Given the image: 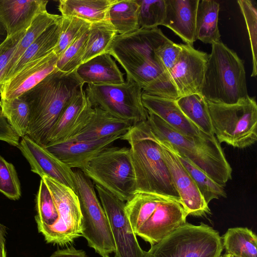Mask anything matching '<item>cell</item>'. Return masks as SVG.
Returning a JSON list of instances; mask_svg holds the SVG:
<instances>
[{"label":"cell","mask_w":257,"mask_h":257,"mask_svg":"<svg viewBox=\"0 0 257 257\" xmlns=\"http://www.w3.org/2000/svg\"><path fill=\"white\" fill-rule=\"evenodd\" d=\"M169 40L158 28H140L132 33L117 34L107 53L118 62L126 76L143 90L163 75L164 69L156 52Z\"/></svg>","instance_id":"277c9868"},{"label":"cell","mask_w":257,"mask_h":257,"mask_svg":"<svg viewBox=\"0 0 257 257\" xmlns=\"http://www.w3.org/2000/svg\"><path fill=\"white\" fill-rule=\"evenodd\" d=\"M133 125L128 120L115 117L98 107H94L88 123L71 140L94 141L113 136H122Z\"/></svg>","instance_id":"cb8c5ba5"},{"label":"cell","mask_w":257,"mask_h":257,"mask_svg":"<svg viewBox=\"0 0 257 257\" xmlns=\"http://www.w3.org/2000/svg\"><path fill=\"white\" fill-rule=\"evenodd\" d=\"M7 34L0 31V44L2 43L6 39Z\"/></svg>","instance_id":"7dc6e473"},{"label":"cell","mask_w":257,"mask_h":257,"mask_svg":"<svg viewBox=\"0 0 257 257\" xmlns=\"http://www.w3.org/2000/svg\"><path fill=\"white\" fill-rule=\"evenodd\" d=\"M3 114L20 138L27 136L29 124V105L21 95L11 100L0 99Z\"/></svg>","instance_id":"836d02e7"},{"label":"cell","mask_w":257,"mask_h":257,"mask_svg":"<svg viewBox=\"0 0 257 257\" xmlns=\"http://www.w3.org/2000/svg\"><path fill=\"white\" fill-rule=\"evenodd\" d=\"M30 164L31 171L41 178L48 177L75 192L74 171L45 147L27 136L17 147Z\"/></svg>","instance_id":"9a60e30c"},{"label":"cell","mask_w":257,"mask_h":257,"mask_svg":"<svg viewBox=\"0 0 257 257\" xmlns=\"http://www.w3.org/2000/svg\"><path fill=\"white\" fill-rule=\"evenodd\" d=\"M181 49V44L175 43L169 39L157 50V56L164 69V78L169 83V75L179 57Z\"/></svg>","instance_id":"b9f144b4"},{"label":"cell","mask_w":257,"mask_h":257,"mask_svg":"<svg viewBox=\"0 0 257 257\" xmlns=\"http://www.w3.org/2000/svg\"><path fill=\"white\" fill-rule=\"evenodd\" d=\"M83 84L115 85L124 82L123 74L109 53L96 56L82 63L75 70Z\"/></svg>","instance_id":"603a6c76"},{"label":"cell","mask_w":257,"mask_h":257,"mask_svg":"<svg viewBox=\"0 0 257 257\" xmlns=\"http://www.w3.org/2000/svg\"><path fill=\"white\" fill-rule=\"evenodd\" d=\"M48 1L0 0V31L7 36L27 30L35 17L47 11Z\"/></svg>","instance_id":"ffe728a7"},{"label":"cell","mask_w":257,"mask_h":257,"mask_svg":"<svg viewBox=\"0 0 257 257\" xmlns=\"http://www.w3.org/2000/svg\"><path fill=\"white\" fill-rule=\"evenodd\" d=\"M174 152L194 180L208 205L213 199L226 197V193L223 187L215 182L187 158L174 151Z\"/></svg>","instance_id":"e575fe53"},{"label":"cell","mask_w":257,"mask_h":257,"mask_svg":"<svg viewBox=\"0 0 257 257\" xmlns=\"http://www.w3.org/2000/svg\"><path fill=\"white\" fill-rule=\"evenodd\" d=\"M62 17L61 32L53 52L58 57L90 28V24L75 17Z\"/></svg>","instance_id":"8d00e7d4"},{"label":"cell","mask_w":257,"mask_h":257,"mask_svg":"<svg viewBox=\"0 0 257 257\" xmlns=\"http://www.w3.org/2000/svg\"><path fill=\"white\" fill-rule=\"evenodd\" d=\"M0 192L13 200L19 199L21 196L20 182L14 166L1 155Z\"/></svg>","instance_id":"60d3db41"},{"label":"cell","mask_w":257,"mask_h":257,"mask_svg":"<svg viewBox=\"0 0 257 257\" xmlns=\"http://www.w3.org/2000/svg\"><path fill=\"white\" fill-rule=\"evenodd\" d=\"M166 197L155 194L137 192L125 204V211L131 227L136 234L157 205Z\"/></svg>","instance_id":"4dcf8cb0"},{"label":"cell","mask_w":257,"mask_h":257,"mask_svg":"<svg viewBox=\"0 0 257 257\" xmlns=\"http://www.w3.org/2000/svg\"><path fill=\"white\" fill-rule=\"evenodd\" d=\"M89 30L69 46L58 57L56 69L65 73L74 71L82 63Z\"/></svg>","instance_id":"f35d334b"},{"label":"cell","mask_w":257,"mask_h":257,"mask_svg":"<svg viewBox=\"0 0 257 257\" xmlns=\"http://www.w3.org/2000/svg\"><path fill=\"white\" fill-rule=\"evenodd\" d=\"M237 3L245 22L250 41L252 61V71L251 76L255 77L257 74L256 3L255 1L251 0H238Z\"/></svg>","instance_id":"ab89813d"},{"label":"cell","mask_w":257,"mask_h":257,"mask_svg":"<svg viewBox=\"0 0 257 257\" xmlns=\"http://www.w3.org/2000/svg\"><path fill=\"white\" fill-rule=\"evenodd\" d=\"M113 0H60L58 10L63 17H75L90 24L107 20Z\"/></svg>","instance_id":"484cf974"},{"label":"cell","mask_w":257,"mask_h":257,"mask_svg":"<svg viewBox=\"0 0 257 257\" xmlns=\"http://www.w3.org/2000/svg\"><path fill=\"white\" fill-rule=\"evenodd\" d=\"M62 19L59 15L49 13L47 11L38 14L26 31L19 42L13 55L7 64L2 79L1 85L19 59L33 42L48 28Z\"/></svg>","instance_id":"f546056e"},{"label":"cell","mask_w":257,"mask_h":257,"mask_svg":"<svg viewBox=\"0 0 257 257\" xmlns=\"http://www.w3.org/2000/svg\"><path fill=\"white\" fill-rule=\"evenodd\" d=\"M117 32L108 20L91 23L82 60V63L101 54L107 50Z\"/></svg>","instance_id":"d6a6232c"},{"label":"cell","mask_w":257,"mask_h":257,"mask_svg":"<svg viewBox=\"0 0 257 257\" xmlns=\"http://www.w3.org/2000/svg\"><path fill=\"white\" fill-rule=\"evenodd\" d=\"M50 257H88L85 251L76 249L73 246L55 251Z\"/></svg>","instance_id":"ee69618b"},{"label":"cell","mask_w":257,"mask_h":257,"mask_svg":"<svg viewBox=\"0 0 257 257\" xmlns=\"http://www.w3.org/2000/svg\"><path fill=\"white\" fill-rule=\"evenodd\" d=\"M142 100L148 112L156 115L181 134L190 137L206 134L185 115L176 100L143 93Z\"/></svg>","instance_id":"44dd1931"},{"label":"cell","mask_w":257,"mask_h":257,"mask_svg":"<svg viewBox=\"0 0 257 257\" xmlns=\"http://www.w3.org/2000/svg\"><path fill=\"white\" fill-rule=\"evenodd\" d=\"M41 179L52 194L58 217L53 225L39 232L47 242L66 245L81 235L82 214L78 196L72 189L46 176Z\"/></svg>","instance_id":"8fae6325"},{"label":"cell","mask_w":257,"mask_h":257,"mask_svg":"<svg viewBox=\"0 0 257 257\" xmlns=\"http://www.w3.org/2000/svg\"><path fill=\"white\" fill-rule=\"evenodd\" d=\"M148 113L146 122L155 138L189 160L218 185L225 187L232 169L215 136H184L156 115Z\"/></svg>","instance_id":"3957f363"},{"label":"cell","mask_w":257,"mask_h":257,"mask_svg":"<svg viewBox=\"0 0 257 257\" xmlns=\"http://www.w3.org/2000/svg\"><path fill=\"white\" fill-rule=\"evenodd\" d=\"M35 219L39 231L53 225L58 217L57 209L48 187L41 179L36 198Z\"/></svg>","instance_id":"d590c367"},{"label":"cell","mask_w":257,"mask_h":257,"mask_svg":"<svg viewBox=\"0 0 257 257\" xmlns=\"http://www.w3.org/2000/svg\"><path fill=\"white\" fill-rule=\"evenodd\" d=\"M220 4L214 0H199L195 23L196 40L212 44L221 41L218 26Z\"/></svg>","instance_id":"4316f807"},{"label":"cell","mask_w":257,"mask_h":257,"mask_svg":"<svg viewBox=\"0 0 257 257\" xmlns=\"http://www.w3.org/2000/svg\"><path fill=\"white\" fill-rule=\"evenodd\" d=\"M188 215L179 202L164 197L136 234L154 245L186 223Z\"/></svg>","instance_id":"2e32d148"},{"label":"cell","mask_w":257,"mask_h":257,"mask_svg":"<svg viewBox=\"0 0 257 257\" xmlns=\"http://www.w3.org/2000/svg\"><path fill=\"white\" fill-rule=\"evenodd\" d=\"M75 193L82 214L81 235L102 257H109L115 247L110 226L94 190L93 182L79 169L74 172Z\"/></svg>","instance_id":"9c48e42d"},{"label":"cell","mask_w":257,"mask_h":257,"mask_svg":"<svg viewBox=\"0 0 257 257\" xmlns=\"http://www.w3.org/2000/svg\"><path fill=\"white\" fill-rule=\"evenodd\" d=\"M139 6L137 0H113L107 13V20L118 35L135 32L140 29Z\"/></svg>","instance_id":"83f0119b"},{"label":"cell","mask_w":257,"mask_h":257,"mask_svg":"<svg viewBox=\"0 0 257 257\" xmlns=\"http://www.w3.org/2000/svg\"><path fill=\"white\" fill-rule=\"evenodd\" d=\"M199 0H165L166 16L162 26L171 30L186 44L197 40L195 23Z\"/></svg>","instance_id":"7402d4cb"},{"label":"cell","mask_w":257,"mask_h":257,"mask_svg":"<svg viewBox=\"0 0 257 257\" xmlns=\"http://www.w3.org/2000/svg\"><path fill=\"white\" fill-rule=\"evenodd\" d=\"M0 242L5 243V231L3 226L0 224Z\"/></svg>","instance_id":"bcb514c9"},{"label":"cell","mask_w":257,"mask_h":257,"mask_svg":"<svg viewBox=\"0 0 257 257\" xmlns=\"http://www.w3.org/2000/svg\"><path fill=\"white\" fill-rule=\"evenodd\" d=\"M206 101L214 135L219 143L245 149L257 140V104L253 97L233 104Z\"/></svg>","instance_id":"8992f818"},{"label":"cell","mask_w":257,"mask_h":257,"mask_svg":"<svg viewBox=\"0 0 257 257\" xmlns=\"http://www.w3.org/2000/svg\"><path fill=\"white\" fill-rule=\"evenodd\" d=\"M120 139L126 141L130 147L136 193L155 194L180 202L160 145L146 120L134 124Z\"/></svg>","instance_id":"7a4b0ae2"},{"label":"cell","mask_w":257,"mask_h":257,"mask_svg":"<svg viewBox=\"0 0 257 257\" xmlns=\"http://www.w3.org/2000/svg\"><path fill=\"white\" fill-rule=\"evenodd\" d=\"M223 249L218 231L204 223L186 222L151 245L145 257H220Z\"/></svg>","instance_id":"ba28073f"},{"label":"cell","mask_w":257,"mask_h":257,"mask_svg":"<svg viewBox=\"0 0 257 257\" xmlns=\"http://www.w3.org/2000/svg\"><path fill=\"white\" fill-rule=\"evenodd\" d=\"M95 184L123 201L136 193V178L130 148L109 147L90 160L81 170Z\"/></svg>","instance_id":"52a82bcc"},{"label":"cell","mask_w":257,"mask_h":257,"mask_svg":"<svg viewBox=\"0 0 257 257\" xmlns=\"http://www.w3.org/2000/svg\"><path fill=\"white\" fill-rule=\"evenodd\" d=\"M221 239L225 254L233 257H257V236L247 227L229 228Z\"/></svg>","instance_id":"f1b7e54d"},{"label":"cell","mask_w":257,"mask_h":257,"mask_svg":"<svg viewBox=\"0 0 257 257\" xmlns=\"http://www.w3.org/2000/svg\"><path fill=\"white\" fill-rule=\"evenodd\" d=\"M177 103L185 115L204 133L214 136L205 100L200 94L181 97Z\"/></svg>","instance_id":"1f68e13d"},{"label":"cell","mask_w":257,"mask_h":257,"mask_svg":"<svg viewBox=\"0 0 257 257\" xmlns=\"http://www.w3.org/2000/svg\"><path fill=\"white\" fill-rule=\"evenodd\" d=\"M83 85L75 71L65 73L56 69L22 94L30 109L27 136L45 147L61 113Z\"/></svg>","instance_id":"6da1fadb"},{"label":"cell","mask_w":257,"mask_h":257,"mask_svg":"<svg viewBox=\"0 0 257 257\" xmlns=\"http://www.w3.org/2000/svg\"><path fill=\"white\" fill-rule=\"evenodd\" d=\"M26 30L7 36L5 40L0 44V87L5 69L11 59L19 42L24 36Z\"/></svg>","instance_id":"7bdbcfd3"},{"label":"cell","mask_w":257,"mask_h":257,"mask_svg":"<svg viewBox=\"0 0 257 257\" xmlns=\"http://www.w3.org/2000/svg\"><path fill=\"white\" fill-rule=\"evenodd\" d=\"M220 257H233L232 255L228 254H224L222 255H221Z\"/></svg>","instance_id":"c3c4849f"},{"label":"cell","mask_w":257,"mask_h":257,"mask_svg":"<svg viewBox=\"0 0 257 257\" xmlns=\"http://www.w3.org/2000/svg\"><path fill=\"white\" fill-rule=\"evenodd\" d=\"M157 140L180 196V203L188 215L199 217L210 214L208 205L175 153L168 145Z\"/></svg>","instance_id":"5bb4252c"},{"label":"cell","mask_w":257,"mask_h":257,"mask_svg":"<svg viewBox=\"0 0 257 257\" xmlns=\"http://www.w3.org/2000/svg\"><path fill=\"white\" fill-rule=\"evenodd\" d=\"M61 23L62 19L48 28L33 42L10 70L4 83L26 64L43 57L53 51L59 38Z\"/></svg>","instance_id":"d4e9b609"},{"label":"cell","mask_w":257,"mask_h":257,"mask_svg":"<svg viewBox=\"0 0 257 257\" xmlns=\"http://www.w3.org/2000/svg\"><path fill=\"white\" fill-rule=\"evenodd\" d=\"M139 23L141 29H154L162 25L166 16L165 0H137Z\"/></svg>","instance_id":"74e56055"},{"label":"cell","mask_w":257,"mask_h":257,"mask_svg":"<svg viewBox=\"0 0 257 257\" xmlns=\"http://www.w3.org/2000/svg\"><path fill=\"white\" fill-rule=\"evenodd\" d=\"M108 220L115 245L114 257H145L125 211V203L114 194L95 184Z\"/></svg>","instance_id":"7c38bea8"},{"label":"cell","mask_w":257,"mask_h":257,"mask_svg":"<svg viewBox=\"0 0 257 257\" xmlns=\"http://www.w3.org/2000/svg\"><path fill=\"white\" fill-rule=\"evenodd\" d=\"M121 136H113L94 141L70 140L47 145L45 148L70 168L82 170L88 163Z\"/></svg>","instance_id":"d6986e66"},{"label":"cell","mask_w":257,"mask_h":257,"mask_svg":"<svg viewBox=\"0 0 257 257\" xmlns=\"http://www.w3.org/2000/svg\"><path fill=\"white\" fill-rule=\"evenodd\" d=\"M179 57L169 75L178 99L200 94L208 54L195 49L193 45L181 44Z\"/></svg>","instance_id":"4fadbf2b"},{"label":"cell","mask_w":257,"mask_h":257,"mask_svg":"<svg viewBox=\"0 0 257 257\" xmlns=\"http://www.w3.org/2000/svg\"><path fill=\"white\" fill-rule=\"evenodd\" d=\"M58 56L53 51L26 64L0 87V99L11 100L20 96L56 69Z\"/></svg>","instance_id":"ac0fdd59"},{"label":"cell","mask_w":257,"mask_h":257,"mask_svg":"<svg viewBox=\"0 0 257 257\" xmlns=\"http://www.w3.org/2000/svg\"><path fill=\"white\" fill-rule=\"evenodd\" d=\"M93 112L82 87L61 113L48 136L46 146L74 138L88 123Z\"/></svg>","instance_id":"e0dca14e"},{"label":"cell","mask_w":257,"mask_h":257,"mask_svg":"<svg viewBox=\"0 0 257 257\" xmlns=\"http://www.w3.org/2000/svg\"><path fill=\"white\" fill-rule=\"evenodd\" d=\"M0 257H6L5 243L0 242Z\"/></svg>","instance_id":"f6af8a7d"},{"label":"cell","mask_w":257,"mask_h":257,"mask_svg":"<svg viewBox=\"0 0 257 257\" xmlns=\"http://www.w3.org/2000/svg\"><path fill=\"white\" fill-rule=\"evenodd\" d=\"M211 45L200 94L206 101L225 104L248 97L243 61L221 41Z\"/></svg>","instance_id":"5b68a950"},{"label":"cell","mask_w":257,"mask_h":257,"mask_svg":"<svg viewBox=\"0 0 257 257\" xmlns=\"http://www.w3.org/2000/svg\"><path fill=\"white\" fill-rule=\"evenodd\" d=\"M86 95L93 107L134 124L147 120L148 113L142 100V88L131 78L120 84H87Z\"/></svg>","instance_id":"30bf717a"}]
</instances>
